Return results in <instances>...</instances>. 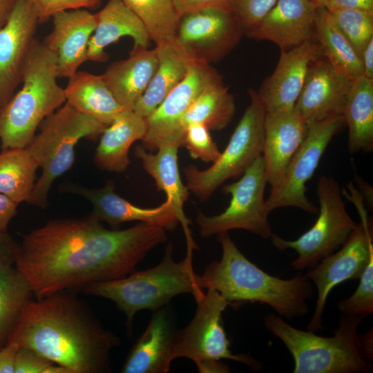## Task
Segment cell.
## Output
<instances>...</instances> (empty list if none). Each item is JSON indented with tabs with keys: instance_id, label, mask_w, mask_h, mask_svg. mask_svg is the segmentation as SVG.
<instances>
[{
	"instance_id": "1",
	"label": "cell",
	"mask_w": 373,
	"mask_h": 373,
	"mask_svg": "<svg viewBox=\"0 0 373 373\" xmlns=\"http://www.w3.org/2000/svg\"><path fill=\"white\" fill-rule=\"evenodd\" d=\"M166 229L140 222L108 229L91 217L48 221L25 236L15 267L41 298L61 291L124 277L157 246Z\"/></svg>"
},
{
	"instance_id": "49",
	"label": "cell",
	"mask_w": 373,
	"mask_h": 373,
	"mask_svg": "<svg viewBox=\"0 0 373 373\" xmlns=\"http://www.w3.org/2000/svg\"><path fill=\"white\" fill-rule=\"evenodd\" d=\"M17 0H0V29L8 22Z\"/></svg>"
},
{
	"instance_id": "27",
	"label": "cell",
	"mask_w": 373,
	"mask_h": 373,
	"mask_svg": "<svg viewBox=\"0 0 373 373\" xmlns=\"http://www.w3.org/2000/svg\"><path fill=\"white\" fill-rule=\"evenodd\" d=\"M157 69L133 111L146 118L184 78L195 57L176 40L156 44Z\"/></svg>"
},
{
	"instance_id": "42",
	"label": "cell",
	"mask_w": 373,
	"mask_h": 373,
	"mask_svg": "<svg viewBox=\"0 0 373 373\" xmlns=\"http://www.w3.org/2000/svg\"><path fill=\"white\" fill-rule=\"evenodd\" d=\"M234 0H173L177 12L183 15L206 10L232 12Z\"/></svg>"
},
{
	"instance_id": "51",
	"label": "cell",
	"mask_w": 373,
	"mask_h": 373,
	"mask_svg": "<svg viewBox=\"0 0 373 373\" xmlns=\"http://www.w3.org/2000/svg\"><path fill=\"white\" fill-rule=\"evenodd\" d=\"M1 110H2V108L0 107V112H1Z\"/></svg>"
},
{
	"instance_id": "21",
	"label": "cell",
	"mask_w": 373,
	"mask_h": 373,
	"mask_svg": "<svg viewBox=\"0 0 373 373\" xmlns=\"http://www.w3.org/2000/svg\"><path fill=\"white\" fill-rule=\"evenodd\" d=\"M42 42L57 57L58 77L69 78L86 59L88 44L96 27L95 13L85 9L59 12Z\"/></svg>"
},
{
	"instance_id": "37",
	"label": "cell",
	"mask_w": 373,
	"mask_h": 373,
	"mask_svg": "<svg viewBox=\"0 0 373 373\" xmlns=\"http://www.w3.org/2000/svg\"><path fill=\"white\" fill-rule=\"evenodd\" d=\"M359 284L349 298L338 303L343 314L356 316L363 319L373 313V258L359 278Z\"/></svg>"
},
{
	"instance_id": "7",
	"label": "cell",
	"mask_w": 373,
	"mask_h": 373,
	"mask_svg": "<svg viewBox=\"0 0 373 373\" xmlns=\"http://www.w3.org/2000/svg\"><path fill=\"white\" fill-rule=\"evenodd\" d=\"M40 126L39 133L26 148L42 169L27 203L46 208L52 183L74 163L78 142L101 135L107 126L78 111L66 102Z\"/></svg>"
},
{
	"instance_id": "14",
	"label": "cell",
	"mask_w": 373,
	"mask_h": 373,
	"mask_svg": "<svg viewBox=\"0 0 373 373\" xmlns=\"http://www.w3.org/2000/svg\"><path fill=\"white\" fill-rule=\"evenodd\" d=\"M220 75L209 62L195 58L184 78L145 118L147 131L142 140V146L153 151L164 145H174L178 122L199 95Z\"/></svg>"
},
{
	"instance_id": "9",
	"label": "cell",
	"mask_w": 373,
	"mask_h": 373,
	"mask_svg": "<svg viewBox=\"0 0 373 373\" xmlns=\"http://www.w3.org/2000/svg\"><path fill=\"white\" fill-rule=\"evenodd\" d=\"M250 102L219 157L208 169L183 168L186 186L205 201L227 180L242 175L262 155L266 111L257 93L249 89Z\"/></svg>"
},
{
	"instance_id": "34",
	"label": "cell",
	"mask_w": 373,
	"mask_h": 373,
	"mask_svg": "<svg viewBox=\"0 0 373 373\" xmlns=\"http://www.w3.org/2000/svg\"><path fill=\"white\" fill-rule=\"evenodd\" d=\"M34 295L28 279L13 265L0 267V349Z\"/></svg>"
},
{
	"instance_id": "19",
	"label": "cell",
	"mask_w": 373,
	"mask_h": 373,
	"mask_svg": "<svg viewBox=\"0 0 373 373\" xmlns=\"http://www.w3.org/2000/svg\"><path fill=\"white\" fill-rule=\"evenodd\" d=\"M323 56L313 40L288 50L281 51L276 67L257 92L266 113L294 108L311 63Z\"/></svg>"
},
{
	"instance_id": "20",
	"label": "cell",
	"mask_w": 373,
	"mask_h": 373,
	"mask_svg": "<svg viewBox=\"0 0 373 373\" xmlns=\"http://www.w3.org/2000/svg\"><path fill=\"white\" fill-rule=\"evenodd\" d=\"M307 128L305 121L295 108L266 113L262 157L270 191L280 184L288 164L304 140Z\"/></svg>"
},
{
	"instance_id": "40",
	"label": "cell",
	"mask_w": 373,
	"mask_h": 373,
	"mask_svg": "<svg viewBox=\"0 0 373 373\" xmlns=\"http://www.w3.org/2000/svg\"><path fill=\"white\" fill-rule=\"evenodd\" d=\"M35 9L39 23H44L57 13L75 9L95 8L101 0H28Z\"/></svg>"
},
{
	"instance_id": "50",
	"label": "cell",
	"mask_w": 373,
	"mask_h": 373,
	"mask_svg": "<svg viewBox=\"0 0 373 373\" xmlns=\"http://www.w3.org/2000/svg\"><path fill=\"white\" fill-rule=\"evenodd\" d=\"M313 3L317 6H324L327 0H312Z\"/></svg>"
},
{
	"instance_id": "15",
	"label": "cell",
	"mask_w": 373,
	"mask_h": 373,
	"mask_svg": "<svg viewBox=\"0 0 373 373\" xmlns=\"http://www.w3.org/2000/svg\"><path fill=\"white\" fill-rule=\"evenodd\" d=\"M242 34L233 12L206 10L181 17L175 39L195 58L211 63L230 52Z\"/></svg>"
},
{
	"instance_id": "35",
	"label": "cell",
	"mask_w": 373,
	"mask_h": 373,
	"mask_svg": "<svg viewBox=\"0 0 373 373\" xmlns=\"http://www.w3.org/2000/svg\"><path fill=\"white\" fill-rule=\"evenodd\" d=\"M156 44L175 38L180 21L173 0H122Z\"/></svg>"
},
{
	"instance_id": "6",
	"label": "cell",
	"mask_w": 373,
	"mask_h": 373,
	"mask_svg": "<svg viewBox=\"0 0 373 373\" xmlns=\"http://www.w3.org/2000/svg\"><path fill=\"white\" fill-rule=\"evenodd\" d=\"M362 320L343 314L329 337L297 329L274 313L265 316L264 325L291 353L294 373H367L372 363L363 353L357 332Z\"/></svg>"
},
{
	"instance_id": "8",
	"label": "cell",
	"mask_w": 373,
	"mask_h": 373,
	"mask_svg": "<svg viewBox=\"0 0 373 373\" xmlns=\"http://www.w3.org/2000/svg\"><path fill=\"white\" fill-rule=\"evenodd\" d=\"M197 308L191 321L175 336L173 358L185 357L193 361L199 372L227 373L229 368L222 362L228 359L242 363L253 370H260L262 364L250 354H235L230 350L222 323V313L230 306L217 291L208 289L202 298L195 301Z\"/></svg>"
},
{
	"instance_id": "4",
	"label": "cell",
	"mask_w": 373,
	"mask_h": 373,
	"mask_svg": "<svg viewBox=\"0 0 373 373\" xmlns=\"http://www.w3.org/2000/svg\"><path fill=\"white\" fill-rule=\"evenodd\" d=\"M57 78L55 53L35 39L24 66L22 87L0 112L2 149L27 148L42 122L66 102Z\"/></svg>"
},
{
	"instance_id": "36",
	"label": "cell",
	"mask_w": 373,
	"mask_h": 373,
	"mask_svg": "<svg viewBox=\"0 0 373 373\" xmlns=\"http://www.w3.org/2000/svg\"><path fill=\"white\" fill-rule=\"evenodd\" d=\"M330 13L340 30L361 59L363 50L373 38V12L345 9Z\"/></svg>"
},
{
	"instance_id": "24",
	"label": "cell",
	"mask_w": 373,
	"mask_h": 373,
	"mask_svg": "<svg viewBox=\"0 0 373 373\" xmlns=\"http://www.w3.org/2000/svg\"><path fill=\"white\" fill-rule=\"evenodd\" d=\"M95 15L96 27L88 44L87 61H107L105 48L123 37H131L133 46L149 48L151 40L146 28L122 0H108Z\"/></svg>"
},
{
	"instance_id": "22",
	"label": "cell",
	"mask_w": 373,
	"mask_h": 373,
	"mask_svg": "<svg viewBox=\"0 0 373 373\" xmlns=\"http://www.w3.org/2000/svg\"><path fill=\"white\" fill-rule=\"evenodd\" d=\"M316 8L312 0H278L247 36L290 50L312 40Z\"/></svg>"
},
{
	"instance_id": "18",
	"label": "cell",
	"mask_w": 373,
	"mask_h": 373,
	"mask_svg": "<svg viewBox=\"0 0 373 373\" xmlns=\"http://www.w3.org/2000/svg\"><path fill=\"white\" fill-rule=\"evenodd\" d=\"M64 191L81 195L93 205L90 217L104 221L113 227L128 222L138 221L159 225L167 231H174L178 218L170 200H166L155 208H142L117 195L112 181L102 188H88L80 184L68 183L63 186Z\"/></svg>"
},
{
	"instance_id": "12",
	"label": "cell",
	"mask_w": 373,
	"mask_h": 373,
	"mask_svg": "<svg viewBox=\"0 0 373 373\" xmlns=\"http://www.w3.org/2000/svg\"><path fill=\"white\" fill-rule=\"evenodd\" d=\"M345 126L343 115H336L312 124L307 135L294 154L279 186L266 199L269 212L285 207L300 209L316 214L318 208L306 195V183L314 175L327 146Z\"/></svg>"
},
{
	"instance_id": "31",
	"label": "cell",
	"mask_w": 373,
	"mask_h": 373,
	"mask_svg": "<svg viewBox=\"0 0 373 373\" xmlns=\"http://www.w3.org/2000/svg\"><path fill=\"white\" fill-rule=\"evenodd\" d=\"M343 116L348 128V150L352 154L373 149V80L364 75L354 79Z\"/></svg>"
},
{
	"instance_id": "30",
	"label": "cell",
	"mask_w": 373,
	"mask_h": 373,
	"mask_svg": "<svg viewBox=\"0 0 373 373\" xmlns=\"http://www.w3.org/2000/svg\"><path fill=\"white\" fill-rule=\"evenodd\" d=\"M64 91L66 102L106 126L124 110L101 75L77 70L68 78Z\"/></svg>"
},
{
	"instance_id": "28",
	"label": "cell",
	"mask_w": 373,
	"mask_h": 373,
	"mask_svg": "<svg viewBox=\"0 0 373 373\" xmlns=\"http://www.w3.org/2000/svg\"><path fill=\"white\" fill-rule=\"evenodd\" d=\"M147 131L146 119L133 111L124 109L101 135L94 156L99 169L111 172L125 171L130 163L128 151Z\"/></svg>"
},
{
	"instance_id": "16",
	"label": "cell",
	"mask_w": 373,
	"mask_h": 373,
	"mask_svg": "<svg viewBox=\"0 0 373 373\" xmlns=\"http://www.w3.org/2000/svg\"><path fill=\"white\" fill-rule=\"evenodd\" d=\"M28 0H17L6 24L0 29V107L3 108L21 83L23 72L39 24Z\"/></svg>"
},
{
	"instance_id": "46",
	"label": "cell",
	"mask_w": 373,
	"mask_h": 373,
	"mask_svg": "<svg viewBox=\"0 0 373 373\" xmlns=\"http://www.w3.org/2000/svg\"><path fill=\"white\" fill-rule=\"evenodd\" d=\"M18 205L19 203L0 193V231H8L10 220L17 213Z\"/></svg>"
},
{
	"instance_id": "2",
	"label": "cell",
	"mask_w": 373,
	"mask_h": 373,
	"mask_svg": "<svg viewBox=\"0 0 373 373\" xmlns=\"http://www.w3.org/2000/svg\"><path fill=\"white\" fill-rule=\"evenodd\" d=\"M8 341L31 348L72 373L108 371L111 352L121 343L70 291L30 299Z\"/></svg>"
},
{
	"instance_id": "33",
	"label": "cell",
	"mask_w": 373,
	"mask_h": 373,
	"mask_svg": "<svg viewBox=\"0 0 373 373\" xmlns=\"http://www.w3.org/2000/svg\"><path fill=\"white\" fill-rule=\"evenodd\" d=\"M38 166L26 148L2 149L0 153V193L16 202H28Z\"/></svg>"
},
{
	"instance_id": "44",
	"label": "cell",
	"mask_w": 373,
	"mask_h": 373,
	"mask_svg": "<svg viewBox=\"0 0 373 373\" xmlns=\"http://www.w3.org/2000/svg\"><path fill=\"white\" fill-rule=\"evenodd\" d=\"M20 346L15 341H8L0 349V373H15L17 353Z\"/></svg>"
},
{
	"instance_id": "11",
	"label": "cell",
	"mask_w": 373,
	"mask_h": 373,
	"mask_svg": "<svg viewBox=\"0 0 373 373\" xmlns=\"http://www.w3.org/2000/svg\"><path fill=\"white\" fill-rule=\"evenodd\" d=\"M267 184L262 155L243 173L240 179L224 185L222 191L231 195L228 207L214 216L199 211L195 219L202 238L232 229H244L263 238L272 230L264 193Z\"/></svg>"
},
{
	"instance_id": "5",
	"label": "cell",
	"mask_w": 373,
	"mask_h": 373,
	"mask_svg": "<svg viewBox=\"0 0 373 373\" xmlns=\"http://www.w3.org/2000/svg\"><path fill=\"white\" fill-rule=\"evenodd\" d=\"M193 251L187 249L185 258L175 262L173 258V245L169 242L162 260L156 266L135 270L118 279L92 283L82 290L87 295L114 302L125 314L131 331L133 317L140 310L154 312L182 294H191L195 301L203 297L204 292L198 283V274L193 269Z\"/></svg>"
},
{
	"instance_id": "3",
	"label": "cell",
	"mask_w": 373,
	"mask_h": 373,
	"mask_svg": "<svg viewBox=\"0 0 373 373\" xmlns=\"http://www.w3.org/2000/svg\"><path fill=\"white\" fill-rule=\"evenodd\" d=\"M218 236L222 256L220 260L211 262L202 275L198 274L202 289L217 291L235 309L249 303H260L287 319L308 312L307 300L313 296L314 289L305 275L298 274L290 279L270 275L245 257L228 232Z\"/></svg>"
},
{
	"instance_id": "23",
	"label": "cell",
	"mask_w": 373,
	"mask_h": 373,
	"mask_svg": "<svg viewBox=\"0 0 373 373\" xmlns=\"http://www.w3.org/2000/svg\"><path fill=\"white\" fill-rule=\"evenodd\" d=\"M173 318L164 307L153 312L121 370L123 373H166L173 359L177 333Z\"/></svg>"
},
{
	"instance_id": "25",
	"label": "cell",
	"mask_w": 373,
	"mask_h": 373,
	"mask_svg": "<svg viewBox=\"0 0 373 373\" xmlns=\"http://www.w3.org/2000/svg\"><path fill=\"white\" fill-rule=\"evenodd\" d=\"M157 66L155 48L133 46L128 58L112 63L101 75L119 105L133 111Z\"/></svg>"
},
{
	"instance_id": "29",
	"label": "cell",
	"mask_w": 373,
	"mask_h": 373,
	"mask_svg": "<svg viewBox=\"0 0 373 373\" xmlns=\"http://www.w3.org/2000/svg\"><path fill=\"white\" fill-rule=\"evenodd\" d=\"M236 111L233 95L220 75L212 82L189 108L178 124L173 144H184L186 127L194 123L203 124L209 131H220L231 122Z\"/></svg>"
},
{
	"instance_id": "48",
	"label": "cell",
	"mask_w": 373,
	"mask_h": 373,
	"mask_svg": "<svg viewBox=\"0 0 373 373\" xmlns=\"http://www.w3.org/2000/svg\"><path fill=\"white\" fill-rule=\"evenodd\" d=\"M372 334V329L371 327L365 333L359 334L363 353L364 356L369 360H372L373 358Z\"/></svg>"
},
{
	"instance_id": "32",
	"label": "cell",
	"mask_w": 373,
	"mask_h": 373,
	"mask_svg": "<svg viewBox=\"0 0 373 373\" xmlns=\"http://www.w3.org/2000/svg\"><path fill=\"white\" fill-rule=\"evenodd\" d=\"M314 35L323 57L337 70L352 79L364 75L360 56L324 6L316 8Z\"/></svg>"
},
{
	"instance_id": "39",
	"label": "cell",
	"mask_w": 373,
	"mask_h": 373,
	"mask_svg": "<svg viewBox=\"0 0 373 373\" xmlns=\"http://www.w3.org/2000/svg\"><path fill=\"white\" fill-rule=\"evenodd\" d=\"M278 0H234L232 12L246 35L251 32Z\"/></svg>"
},
{
	"instance_id": "43",
	"label": "cell",
	"mask_w": 373,
	"mask_h": 373,
	"mask_svg": "<svg viewBox=\"0 0 373 373\" xmlns=\"http://www.w3.org/2000/svg\"><path fill=\"white\" fill-rule=\"evenodd\" d=\"M20 251V244L8 233L0 231V267L13 265Z\"/></svg>"
},
{
	"instance_id": "26",
	"label": "cell",
	"mask_w": 373,
	"mask_h": 373,
	"mask_svg": "<svg viewBox=\"0 0 373 373\" xmlns=\"http://www.w3.org/2000/svg\"><path fill=\"white\" fill-rule=\"evenodd\" d=\"M178 149L176 146L166 144L159 147L156 153H152L142 145H137L134 154L140 160L144 171L154 179L158 189L163 191L166 200L171 201L184 229L187 247L195 249L197 246L189 229L191 222L184 212V204L188 199L189 191L180 178Z\"/></svg>"
},
{
	"instance_id": "13",
	"label": "cell",
	"mask_w": 373,
	"mask_h": 373,
	"mask_svg": "<svg viewBox=\"0 0 373 373\" xmlns=\"http://www.w3.org/2000/svg\"><path fill=\"white\" fill-rule=\"evenodd\" d=\"M361 222L344 244L322 259L305 274L317 289V299L307 329L317 332L322 329V316L332 289L347 280L359 278L373 258L372 226L365 210L359 211Z\"/></svg>"
},
{
	"instance_id": "10",
	"label": "cell",
	"mask_w": 373,
	"mask_h": 373,
	"mask_svg": "<svg viewBox=\"0 0 373 373\" xmlns=\"http://www.w3.org/2000/svg\"><path fill=\"white\" fill-rule=\"evenodd\" d=\"M318 216L313 226L294 240H287L272 233L270 238L280 251L294 249L298 257L291 267L297 271L311 269L322 259L338 249L358 223L347 213L338 182L323 175L317 183Z\"/></svg>"
},
{
	"instance_id": "47",
	"label": "cell",
	"mask_w": 373,
	"mask_h": 373,
	"mask_svg": "<svg viewBox=\"0 0 373 373\" xmlns=\"http://www.w3.org/2000/svg\"><path fill=\"white\" fill-rule=\"evenodd\" d=\"M364 76L373 80V38L367 43L361 55Z\"/></svg>"
},
{
	"instance_id": "45",
	"label": "cell",
	"mask_w": 373,
	"mask_h": 373,
	"mask_svg": "<svg viewBox=\"0 0 373 373\" xmlns=\"http://www.w3.org/2000/svg\"><path fill=\"white\" fill-rule=\"evenodd\" d=\"M324 7L329 12L345 9L373 12V0H327Z\"/></svg>"
},
{
	"instance_id": "38",
	"label": "cell",
	"mask_w": 373,
	"mask_h": 373,
	"mask_svg": "<svg viewBox=\"0 0 373 373\" xmlns=\"http://www.w3.org/2000/svg\"><path fill=\"white\" fill-rule=\"evenodd\" d=\"M183 146L192 158L205 162H214L221 153L209 130L201 123L191 124L186 127Z\"/></svg>"
},
{
	"instance_id": "41",
	"label": "cell",
	"mask_w": 373,
	"mask_h": 373,
	"mask_svg": "<svg viewBox=\"0 0 373 373\" xmlns=\"http://www.w3.org/2000/svg\"><path fill=\"white\" fill-rule=\"evenodd\" d=\"M52 363L36 351L20 347L17 353L15 373H46Z\"/></svg>"
},
{
	"instance_id": "17",
	"label": "cell",
	"mask_w": 373,
	"mask_h": 373,
	"mask_svg": "<svg viewBox=\"0 0 373 373\" xmlns=\"http://www.w3.org/2000/svg\"><path fill=\"white\" fill-rule=\"evenodd\" d=\"M354 80L320 56L309 67L294 108L307 126L332 116L343 115Z\"/></svg>"
}]
</instances>
